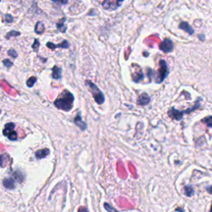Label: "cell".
I'll use <instances>...</instances> for the list:
<instances>
[{
	"mask_svg": "<svg viewBox=\"0 0 212 212\" xmlns=\"http://www.w3.org/2000/svg\"><path fill=\"white\" fill-rule=\"evenodd\" d=\"M74 95L69 90H65L54 101L55 106L61 110L70 111L73 108Z\"/></svg>",
	"mask_w": 212,
	"mask_h": 212,
	"instance_id": "cell-1",
	"label": "cell"
},
{
	"mask_svg": "<svg viewBox=\"0 0 212 212\" xmlns=\"http://www.w3.org/2000/svg\"><path fill=\"white\" fill-rule=\"evenodd\" d=\"M199 107H200V100H197V101L196 102V105H195L193 107H191V108H190V109H187V110H186L179 111L177 110H176L175 108H171L170 110L168 111V115L170 116L171 119H173V120H181L183 118L184 115L190 114L191 112L197 110Z\"/></svg>",
	"mask_w": 212,
	"mask_h": 212,
	"instance_id": "cell-2",
	"label": "cell"
},
{
	"mask_svg": "<svg viewBox=\"0 0 212 212\" xmlns=\"http://www.w3.org/2000/svg\"><path fill=\"white\" fill-rule=\"evenodd\" d=\"M85 84L88 85V87L90 89V92L92 94L93 97H94V99H95V100L97 104H99V105L104 104L105 99V95L102 93L101 90L97 87L95 84L91 81H90V80H86Z\"/></svg>",
	"mask_w": 212,
	"mask_h": 212,
	"instance_id": "cell-3",
	"label": "cell"
},
{
	"mask_svg": "<svg viewBox=\"0 0 212 212\" xmlns=\"http://www.w3.org/2000/svg\"><path fill=\"white\" fill-rule=\"evenodd\" d=\"M159 65H160V69L158 70V77L157 78L156 82L157 83H161L169 73L168 70V67L166 62L164 60H161L159 62Z\"/></svg>",
	"mask_w": 212,
	"mask_h": 212,
	"instance_id": "cell-4",
	"label": "cell"
},
{
	"mask_svg": "<svg viewBox=\"0 0 212 212\" xmlns=\"http://www.w3.org/2000/svg\"><path fill=\"white\" fill-rule=\"evenodd\" d=\"M173 48H174V44L170 38H166L159 46V49L166 53L172 51Z\"/></svg>",
	"mask_w": 212,
	"mask_h": 212,
	"instance_id": "cell-5",
	"label": "cell"
},
{
	"mask_svg": "<svg viewBox=\"0 0 212 212\" xmlns=\"http://www.w3.org/2000/svg\"><path fill=\"white\" fill-rule=\"evenodd\" d=\"M122 1H108L106 0L105 2H103V8L106 10H112L116 9L118 7H120V5L122 4Z\"/></svg>",
	"mask_w": 212,
	"mask_h": 212,
	"instance_id": "cell-6",
	"label": "cell"
},
{
	"mask_svg": "<svg viewBox=\"0 0 212 212\" xmlns=\"http://www.w3.org/2000/svg\"><path fill=\"white\" fill-rule=\"evenodd\" d=\"M150 100H151V99H150V97H149L148 94L147 93H143L138 97V100H137V104L142 106L146 105L149 104Z\"/></svg>",
	"mask_w": 212,
	"mask_h": 212,
	"instance_id": "cell-7",
	"label": "cell"
},
{
	"mask_svg": "<svg viewBox=\"0 0 212 212\" xmlns=\"http://www.w3.org/2000/svg\"><path fill=\"white\" fill-rule=\"evenodd\" d=\"M46 46H47L48 48L51 49V50H55V48H68L70 46V43L67 42L66 40H65V41H63L60 44H57V45L53 44V43H51V42H47V43H46Z\"/></svg>",
	"mask_w": 212,
	"mask_h": 212,
	"instance_id": "cell-8",
	"label": "cell"
},
{
	"mask_svg": "<svg viewBox=\"0 0 212 212\" xmlns=\"http://www.w3.org/2000/svg\"><path fill=\"white\" fill-rule=\"evenodd\" d=\"M74 123L77 125L79 128L81 129L82 131L85 130L86 128H87L86 123L84 122L83 120H82V119H81V115H80V113H78V115L75 116V118L74 120Z\"/></svg>",
	"mask_w": 212,
	"mask_h": 212,
	"instance_id": "cell-9",
	"label": "cell"
},
{
	"mask_svg": "<svg viewBox=\"0 0 212 212\" xmlns=\"http://www.w3.org/2000/svg\"><path fill=\"white\" fill-rule=\"evenodd\" d=\"M117 203H118L119 206H120V207H124L127 208V209H132L134 206L133 204L129 203L128 201V200H126L124 197H120L117 200Z\"/></svg>",
	"mask_w": 212,
	"mask_h": 212,
	"instance_id": "cell-10",
	"label": "cell"
},
{
	"mask_svg": "<svg viewBox=\"0 0 212 212\" xmlns=\"http://www.w3.org/2000/svg\"><path fill=\"white\" fill-rule=\"evenodd\" d=\"M179 28L183 30L185 32H186L190 35H192L194 33V29L189 25V23L186 22H181L179 24Z\"/></svg>",
	"mask_w": 212,
	"mask_h": 212,
	"instance_id": "cell-11",
	"label": "cell"
},
{
	"mask_svg": "<svg viewBox=\"0 0 212 212\" xmlns=\"http://www.w3.org/2000/svg\"><path fill=\"white\" fill-rule=\"evenodd\" d=\"M49 153H50V150L48 148H43V149L37 151L35 153V156L38 159H42V158H44L46 156H48Z\"/></svg>",
	"mask_w": 212,
	"mask_h": 212,
	"instance_id": "cell-12",
	"label": "cell"
},
{
	"mask_svg": "<svg viewBox=\"0 0 212 212\" xmlns=\"http://www.w3.org/2000/svg\"><path fill=\"white\" fill-rule=\"evenodd\" d=\"M3 184L7 189H14L15 188V181L13 178H5Z\"/></svg>",
	"mask_w": 212,
	"mask_h": 212,
	"instance_id": "cell-13",
	"label": "cell"
},
{
	"mask_svg": "<svg viewBox=\"0 0 212 212\" xmlns=\"http://www.w3.org/2000/svg\"><path fill=\"white\" fill-rule=\"evenodd\" d=\"M52 77L55 80H60L61 78V69L58 66H54L52 68Z\"/></svg>",
	"mask_w": 212,
	"mask_h": 212,
	"instance_id": "cell-14",
	"label": "cell"
},
{
	"mask_svg": "<svg viewBox=\"0 0 212 212\" xmlns=\"http://www.w3.org/2000/svg\"><path fill=\"white\" fill-rule=\"evenodd\" d=\"M14 128H15V124H14V123H9V124H7L5 125V128L4 129V131H3V133H4V135L5 136H8L10 133H12L13 131H14Z\"/></svg>",
	"mask_w": 212,
	"mask_h": 212,
	"instance_id": "cell-15",
	"label": "cell"
},
{
	"mask_svg": "<svg viewBox=\"0 0 212 212\" xmlns=\"http://www.w3.org/2000/svg\"><path fill=\"white\" fill-rule=\"evenodd\" d=\"M45 31V27L43 25V23L42 22H38L36 24V27H35V32H37V34H42Z\"/></svg>",
	"mask_w": 212,
	"mask_h": 212,
	"instance_id": "cell-16",
	"label": "cell"
},
{
	"mask_svg": "<svg viewBox=\"0 0 212 212\" xmlns=\"http://www.w3.org/2000/svg\"><path fill=\"white\" fill-rule=\"evenodd\" d=\"M65 21V18H63L62 19H60V22L56 24V26H57V29H58V30H60V32H63V33L65 32V31H66V27L65 26V24H64Z\"/></svg>",
	"mask_w": 212,
	"mask_h": 212,
	"instance_id": "cell-17",
	"label": "cell"
},
{
	"mask_svg": "<svg viewBox=\"0 0 212 212\" xmlns=\"http://www.w3.org/2000/svg\"><path fill=\"white\" fill-rule=\"evenodd\" d=\"M137 73V75H133V80H134V82H139L140 80H142L144 77V75L143 74L142 70L141 69L139 70V71L136 72Z\"/></svg>",
	"mask_w": 212,
	"mask_h": 212,
	"instance_id": "cell-18",
	"label": "cell"
},
{
	"mask_svg": "<svg viewBox=\"0 0 212 212\" xmlns=\"http://www.w3.org/2000/svg\"><path fill=\"white\" fill-rule=\"evenodd\" d=\"M14 176L15 177V179L18 181V182H22L24 179V176H23V173L20 172V171H16L14 173Z\"/></svg>",
	"mask_w": 212,
	"mask_h": 212,
	"instance_id": "cell-19",
	"label": "cell"
},
{
	"mask_svg": "<svg viewBox=\"0 0 212 212\" xmlns=\"http://www.w3.org/2000/svg\"><path fill=\"white\" fill-rule=\"evenodd\" d=\"M185 194H186L187 196H191L194 194V189L192 188V186H186L185 187Z\"/></svg>",
	"mask_w": 212,
	"mask_h": 212,
	"instance_id": "cell-20",
	"label": "cell"
},
{
	"mask_svg": "<svg viewBox=\"0 0 212 212\" xmlns=\"http://www.w3.org/2000/svg\"><path fill=\"white\" fill-rule=\"evenodd\" d=\"M8 161V157L5 154H1L0 155V166H4L6 162Z\"/></svg>",
	"mask_w": 212,
	"mask_h": 212,
	"instance_id": "cell-21",
	"label": "cell"
},
{
	"mask_svg": "<svg viewBox=\"0 0 212 212\" xmlns=\"http://www.w3.org/2000/svg\"><path fill=\"white\" fill-rule=\"evenodd\" d=\"M36 81H37V78L36 77H34V76L30 77L28 80V81H27V85H28V87H32L33 85L36 83Z\"/></svg>",
	"mask_w": 212,
	"mask_h": 212,
	"instance_id": "cell-22",
	"label": "cell"
},
{
	"mask_svg": "<svg viewBox=\"0 0 212 212\" xmlns=\"http://www.w3.org/2000/svg\"><path fill=\"white\" fill-rule=\"evenodd\" d=\"M201 121H202V123H205V124H206L209 128H211V127H212L211 117V116H208L207 118H205V119H203V120H201Z\"/></svg>",
	"mask_w": 212,
	"mask_h": 212,
	"instance_id": "cell-23",
	"label": "cell"
},
{
	"mask_svg": "<svg viewBox=\"0 0 212 212\" xmlns=\"http://www.w3.org/2000/svg\"><path fill=\"white\" fill-rule=\"evenodd\" d=\"M19 35H20V32H17V31H11V32H9L6 35V38L9 39V37H17V36H19Z\"/></svg>",
	"mask_w": 212,
	"mask_h": 212,
	"instance_id": "cell-24",
	"label": "cell"
},
{
	"mask_svg": "<svg viewBox=\"0 0 212 212\" xmlns=\"http://www.w3.org/2000/svg\"><path fill=\"white\" fill-rule=\"evenodd\" d=\"M7 137H8L9 139H10V140H12V141H15V140H17V138H18V134H17L16 132L13 131V132H12V133H10V134H9Z\"/></svg>",
	"mask_w": 212,
	"mask_h": 212,
	"instance_id": "cell-25",
	"label": "cell"
},
{
	"mask_svg": "<svg viewBox=\"0 0 212 212\" xmlns=\"http://www.w3.org/2000/svg\"><path fill=\"white\" fill-rule=\"evenodd\" d=\"M104 206L105 208V210L107 211L108 212H118L116 211L115 208L113 207V206H111L110 204H108V203H105V205H104Z\"/></svg>",
	"mask_w": 212,
	"mask_h": 212,
	"instance_id": "cell-26",
	"label": "cell"
},
{
	"mask_svg": "<svg viewBox=\"0 0 212 212\" xmlns=\"http://www.w3.org/2000/svg\"><path fill=\"white\" fill-rule=\"evenodd\" d=\"M39 46H40V42H39V41H38L37 39H35L34 43L32 44V48H33V49H34V50H35L36 51H37Z\"/></svg>",
	"mask_w": 212,
	"mask_h": 212,
	"instance_id": "cell-27",
	"label": "cell"
},
{
	"mask_svg": "<svg viewBox=\"0 0 212 212\" xmlns=\"http://www.w3.org/2000/svg\"><path fill=\"white\" fill-rule=\"evenodd\" d=\"M8 53H9V55H11V56H12V57H14V58H16V57L18 56L17 52H16L15 50H14V49H10L9 51H8Z\"/></svg>",
	"mask_w": 212,
	"mask_h": 212,
	"instance_id": "cell-28",
	"label": "cell"
},
{
	"mask_svg": "<svg viewBox=\"0 0 212 212\" xmlns=\"http://www.w3.org/2000/svg\"><path fill=\"white\" fill-rule=\"evenodd\" d=\"M5 21L7 22V23H13V21H14V18L9 15V14H7V15H5Z\"/></svg>",
	"mask_w": 212,
	"mask_h": 212,
	"instance_id": "cell-29",
	"label": "cell"
},
{
	"mask_svg": "<svg viewBox=\"0 0 212 212\" xmlns=\"http://www.w3.org/2000/svg\"><path fill=\"white\" fill-rule=\"evenodd\" d=\"M4 65L5 66H7L8 68H9V67H11L13 65V62H11L9 60L6 59V60H4Z\"/></svg>",
	"mask_w": 212,
	"mask_h": 212,
	"instance_id": "cell-30",
	"label": "cell"
},
{
	"mask_svg": "<svg viewBox=\"0 0 212 212\" xmlns=\"http://www.w3.org/2000/svg\"><path fill=\"white\" fill-rule=\"evenodd\" d=\"M78 212H89V211H88V209L86 207L81 206V207L79 208Z\"/></svg>",
	"mask_w": 212,
	"mask_h": 212,
	"instance_id": "cell-31",
	"label": "cell"
},
{
	"mask_svg": "<svg viewBox=\"0 0 212 212\" xmlns=\"http://www.w3.org/2000/svg\"><path fill=\"white\" fill-rule=\"evenodd\" d=\"M54 3H56V4H66L68 2H67V1H54Z\"/></svg>",
	"mask_w": 212,
	"mask_h": 212,
	"instance_id": "cell-32",
	"label": "cell"
},
{
	"mask_svg": "<svg viewBox=\"0 0 212 212\" xmlns=\"http://www.w3.org/2000/svg\"><path fill=\"white\" fill-rule=\"evenodd\" d=\"M199 37H200V38L201 39V41H204V38H205V36H204V35H200V36H199Z\"/></svg>",
	"mask_w": 212,
	"mask_h": 212,
	"instance_id": "cell-33",
	"label": "cell"
},
{
	"mask_svg": "<svg viewBox=\"0 0 212 212\" xmlns=\"http://www.w3.org/2000/svg\"><path fill=\"white\" fill-rule=\"evenodd\" d=\"M0 114H1V110H0Z\"/></svg>",
	"mask_w": 212,
	"mask_h": 212,
	"instance_id": "cell-34",
	"label": "cell"
}]
</instances>
